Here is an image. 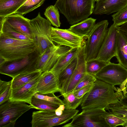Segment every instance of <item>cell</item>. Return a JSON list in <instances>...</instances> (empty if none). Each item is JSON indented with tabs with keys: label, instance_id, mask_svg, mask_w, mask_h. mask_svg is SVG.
Wrapping results in <instances>:
<instances>
[{
	"label": "cell",
	"instance_id": "1",
	"mask_svg": "<svg viewBox=\"0 0 127 127\" xmlns=\"http://www.w3.org/2000/svg\"><path fill=\"white\" fill-rule=\"evenodd\" d=\"M117 88L97 79L90 90L82 97L80 104L82 110L104 109L109 105L119 102L114 92Z\"/></svg>",
	"mask_w": 127,
	"mask_h": 127
},
{
	"label": "cell",
	"instance_id": "2",
	"mask_svg": "<svg viewBox=\"0 0 127 127\" xmlns=\"http://www.w3.org/2000/svg\"><path fill=\"white\" fill-rule=\"evenodd\" d=\"M94 0H57L54 5L66 19L74 25L87 18L95 7Z\"/></svg>",
	"mask_w": 127,
	"mask_h": 127
},
{
	"label": "cell",
	"instance_id": "3",
	"mask_svg": "<svg viewBox=\"0 0 127 127\" xmlns=\"http://www.w3.org/2000/svg\"><path fill=\"white\" fill-rule=\"evenodd\" d=\"M36 50L33 41L15 39L0 33V57L5 61L26 57Z\"/></svg>",
	"mask_w": 127,
	"mask_h": 127
},
{
	"label": "cell",
	"instance_id": "4",
	"mask_svg": "<svg viewBox=\"0 0 127 127\" xmlns=\"http://www.w3.org/2000/svg\"><path fill=\"white\" fill-rule=\"evenodd\" d=\"M33 41L39 55L48 48L55 45L51 37V24L42 17L39 12L34 18L30 20Z\"/></svg>",
	"mask_w": 127,
	"mask_h": 127
},
{
	"label": "cell",
	"instance_id": "5",
	"mask_svg": "<svg viewBox=\"0 0 127 127\" xmlns=\"http://www.w3.org/2000/svg\"><path fill=\"white\" fill-rule=\"evenodd\" d=\"M109 113L104 109L82 110L74 117L70 123L62 127H110L104 118Z\"/></svg>",
	"mask_w": 127,
	"mask_h": 127
},
{
	"label": "cell",
	"instance_id": "6",
	"mask_svg": "<svg viewBox=\"0 0 127 127\" xmlns=\"http://www.w3.org/2000/svg\"><path fill=\"white\" fill-rule=\"evenodd\" d=\"M39 56L36 50L26 57L6 61L0 65V73L13 78L20 74L35 71Z\"/></svg>",
	"mask_w": 127,
	"mask_h": 127
},
{
	"label": "cell",
	"instance_id": "7",
	"mask_svg": "<svg viewBox=\"0 0 127 127\" xmlns=\"http://www.w3.org/2000/svg\"><path fill=\"white\" fill-rule=\"evenodd\" d=\"M25 102L10 99L0 105V127H14L17 119L33 108Z\"/></svg>",
	"mask_w": 127,
	"mask_h": 127
},
{
	"label": "cell",
	"instance_id": "8",
	"mask_svg": "<svg viewBox=\"0 0 127 127\" xmlns=\"http://www.w3.org/2000/svg\"><path fill=\"white\" fill-rule=\"evenodd\" d=\"M108 24L107 20L97 23L87 36L86 47V62L96 58L106 35Z\"/></svg>",
	"mask_w": 127,
	"mask_h": 127
},
{
	"label": "cell",
	"instance_id": "9",
	"mask_svg": "<svg viewBox=\"0 0 127 127\" xmlns=\"http://www.w3.org/2000/svg\"><path fill=\"white\" fill-rule=\"evenodd\" d=\"M95 76L113 86L120 85L127 79V69L119 63L114 64L110 62Z\"/></svg>",
	"mask_w": 127,
	"mask_h": 127
},
{
	"label": "cell",
	"instance_id": "10",
	"mask_svg": "<svg viewBox=\"0 0 127 127\" xmlns=\"http://www.w3.org/2000/svg\"><path fill=\"white\" fill-rule=\"evenodd\" d=\"M71 48L58 45H55L47 48L42 54L39 55L36 65V69L40 70L42 72L50 70L59 58Z\"/></svg>",
	"mask_w": 127,
	"mask_h": 127
},
{
	"label": "cell",
	"instance_id": "11",
	"mask_svg": "<svg viewBox=\"0 0 127 127\" xmlns=\"http://www.w3.org/2000/svg\"><path fill=\"white\" fill-rule=\"evenodd\" d=\"M119 27L112 24L108 28L104 40L96 59L105 62H110L116 56L117 33Z\"/></svg>",
	"mask_w": 127,
	"mask_h": 127
},
{
	"label": "cell",
	"instance_id": "12",
	"mask_svg": "<svg viewBox=\"0 0 127 127\" xmlns=\"http://www.w3.org/2000/svg\"><path fill=\"white\" fill-rule=\"evenodd\" d=\"M31 122L32 127H51L64 124L65 118L63 114L57 115L55 111L39 110L33 112Z\"/></svg>",
	"mask_w": 127,
	"mask_h": 127
},
{
	"label": "cell",
	"instance_id": "13",
	"mask_svg": "<svg viewBox=\"0 0 127 127\" xmlns=\"http://www.w3.org/2000/svg\"><path fill=\"white\" fill-rule=\"evenodd\" d=\"M51 37L53 41L58 45L72 48H79L85 40V38L76 35L67 29H62L53 27Z\"/></svg>",
	"mask_w": 127,
	"mask_h": 127
},
{
	"label": "cell",
	"instance_id": "14",
	"mask_svg": "<svg viewBox=\"0 0 127 127\" xmlns=\"http://www.w3.org/2000/svg\"><path fill=\"white\" fill-rule=\"evenodd\" d=\"M86 41L85 40L79 48L77 55V65L63 94L72 92L81 79L87 73L86 59Z\"/></svg>",
	"mask_w": 127,
	"mask_h": 127
},
{
	"label": "cell",
	"instance_id": "15",
	"mask_svg": "<svg viewBox=\"0 0 127 127\" xmlns=\"http://www.w3.org/2000/svg\"><path fill=\"white\" fill-rule=\"evenodd\" d=\"M41 74L34 79L20 87L12 89L9 99L24 101L30 104L32 98L37 92V85Z\"/></svg>",
	"mask_w": 127,
	"mask_h": 127
},
{
	"label": "cell",
	"instance_id": "16",
	"mask_svg": "<svg viewBox=\"0 0 127 127\" xmlns=\"http://www.w3.org/2000/svg\"><path fill=\"white\" fill-rule=\"evenodd\" d=\"M4 20L13 29L33 40L30 19L21 14L15 13L5 17Z\"/></svg>",
	"mask_w": 127,
	"mask_h": 127
},
{
	"label": "cell",
	"instance_id": "17",
	"mask_svg": "<svg viewBox=\"0 0 127 127\" xmlns=\"http://www.w3.org/2000/svg\"><path fill=\"white\" fill-rule=\"evenodd\" d=\"M36 89L38 92L43 94L60 92L57 77L50 70L42 72Z\"/></svg>",
	"mask_w": 127,
	"mask_h": 127
},
{
	"label": "cell",
	"instance_id": "18",
	"mask_svg": "<svg viewBox=\"0 0 127 127\" xmlns=\"http://www.w3.org/2000/svg\"><path fill=\"white\" fill-rule=\"evenodd\" d=\"M93 14L109 15L117 12L127 5V0H98Z\"/></svg>",
	"mask_w": 127,
	"mask_h": 127
},
{
	"label": "cell",
	"instance_id": "19",
	"mask_svg": "<svg viewBox=\"0 0 127 127\" xmlns=\"http://www.w3.org/2000/svg\"><path fill=\"white\" fill-rule=\"evenodd\" d=\"M115 57L119 63L127 69V36L119 29L117 33Z\"/></svg>",
	"mask_w": 127,
	"mask_h": 127
},
{
	"label": "cell",
	"instance_id": "20",
	"mask_svg": "<svg viewBox=\"0 0 127 127\" xmlns=\"http://www.w3.org/2000/svg\"><path fill=\"white\" fill-rule=\"evenodd\" d=\"M96 19L88 18L70 26L67 29L80 37L87 38L95 25Z\"/></svg>",
	"mask_w": 127,
	"mask_h": 127
},
{
	"label": "cell",
	"instance_id": "21",
	"mask_svg": "<svg viewBox=\"0 0 127 127\" xmlns=\"http://www.w3.org/2000/svg\"><path fill=\"white\" fill-rule=\"evenodd\" d=\"M77 62V55L57 77L60 92L62 95L64 94L76 66Z\"/></svg>",
	"mask_w": 127,
	"mask_h": 127
},
{
	"label": "cell",
	"instance_id": "22",
	"mask_svg": "<svg viewBox=\"0 0 127 127\" xmlns=\"http://www.w3.org/2000/svg\"><path fill=\"white\" fill-rule=\"evenodd\" d=\"M79 48H71L66 53L61 56L53 67L50 70L57 77L77 56Z\"/></svg>",
	"mask_w": 127,
	"mask_h": 127
},
{
	"label": "cell",
	"instance_id": "23",
	"mask_svg": "<svg viewBox=\"0 0 127 127\" xmlns=\"http://www.w3.org/2000/svg\"><path fill=\"white\" fill-rule=\"evenodd\" d=\"M27 0H0V16L5 18L16 13Z\"/></svg>",
	"mask_w": 127,
	"mask_h": 127
},
{
	"label": "cell",
	"instance_id": "24",
	"mask_svg": "<svg viewBox=\"0 0 127 127\" xmlns=\"http://www.w3.org/2000/svg\"><path fill=\"white\" fill-rule=\"evenodd\" d=\"M40 70L20 74L11 80L12 89L20 87L34 79L42 73Z\"/></svg>",
	"mask_w": 127,
	"mask_h": 127
},
{
	"label": "cell",
	"instance_id": "25",
	"mask_svg": "<svg viewBox=\"0 0 127 127\" xmlns=\"http://www.w3.org/2000/svg\"><path fill=\"white\" fill-rule=\"evenodd\" d=\"M1 33L15 39L33 41L31 38L18 32L11 27L5 21L4 19L3 23L0 24V33Z\"/></svg>",
	"mask_w": 127,
	"mask_h": 127
},
{
	"label": "cell",
	"instance_id": "26",
	"mask_svg": "<svg viewBox=\"0 0 127 127\" xmlns=\"http://www.w3.org/2000/svg\"><path fill=\"white\" fill-rule=\"evenodd\" d=\"M30 105L33 108L39 110L55 111L60 105L59 104L48 101L35 97L32 98Z\"/></svg>",
	"mask_w": 127,
	"mask_h": 127
},
{
	"label": "cell",
	"instance_id": "27",
	"mask_svg": "<svg viewBox=\"0 0 127 127\" xmlns=\"http://www.w3.org/2000/svg\"><path fill=\"white\" fill-rule=\"evenodd\" d=\"M105 110L109 112L124 120L125 124L123 127L127 125V107L121 104L119 102L110 104L108 105Z\"/></svg>",
	"mask_w": 127,
	"mask_h": 127
},
{
	"label": "cell",
	"instance_id": "28",
	"mask_svg": "<svg viewBox=\"0 0 127 127\" xmlns=\"http://www.w3.org/2000/svg\"><path fill=\"white\" fill-rule=\"evenodd\" d=\"M44 14L47 19L53 26L59 27L61 23L58 9L54 5H51L46 9Z\"/></svg>",
	"mask_w": 127,
	"mask_h": 127
},
{
	"label": "cell",
	"instance_id": "29",
	"mask_svg": "<svg viewBox=\"0 0 127 127\" xmlns=\"http://www.w3.org/2000/svg\"><path fill=\"white\" fill-rule=\"evenodd\" d=\"M64 98L62 100L65 109H75L80 104L82 97L79 98L73 93L71 92L62 95Z\"/></svg>",
	"mask_w": 127,
	"mask_h": 127
},
{
	"label": "cell",
	"instance_id": "30",
	"mask_svg": "<svg viewBox=\"0 0 127 127\" xmlns=\"http://www.w3.org/2000/svg\"><path fill=\"white\" fill-rule=\"evenodd\" d=\"M108 63L96 58L89 60L86 62L87 72V73L95 76Z\"/></svg>",
	"mask_w": 127,
	"mask_h": 127
},
{
	"label": "cell",
	"instance_id": "31",
	"mask_svg": "<svg viewBox=\"0 0 127 127\" xmlns=\"http://www.w3.org/2000/svg\"><path fill=\"white\" fill-rule=\"evenodd\" d=\"M11 80L6 81L0 80V105L9 100L12 91Z\"/></svg>",
	"mask_w": 127,
	"mask_h": 127
},
{
	"label": "cell",
	"instance_id": "32",
	"mask_svg": "<svg viewBox=\"0 0 127 127\" xmlns=\"http://www.w3.org/2000/svg\"><path fill=\"white\" fill-rule=\"evenodd\" d=\"M113 24L119 27L127 22V5L112 15Z\"/></svg>",
	"mask_w": 127,
	"mask_h": 127
},
{
	"label": "cell",
	"instance_id": "33",
	"mask_svg": "<svg viewBox=\"0 0 127 127\" xmlns=\"http://www.w3.org/2000/svg\"><path fill=\"white\" fill-rule=\"evenodd\" d=\"M35 97L60 105L64 104L62 100L55 96L54 93L43 94L37 92L33 96Z\"/></svg>",
	"mask_w": 127,
	"mask_h": 127
},
{
	"label": "cell",
	"instance_id": "34",
	"mask_svg": "<svg viewBox=\"0 0 127 127\" xmlns=\"http://www.w3.org/2000/svg\"><path fill=\"white\" fill-rule=\"evenodd\" d=\"M104 118L110 127H115L119 126L123 127L125 124V122L123 119L110 113Z\"/></svg>",
	"mask_w": 127,
	"mask_h": 127
},
{
	"label": "cell",
	"instance_id": "35",
	"mask_svg": "<svg viewBox=\"0 0 127 127\" xmlns=\"http://www.w3.org/2000/svg\"><path fill=\"white\" fill-rule=\"evenodd\" d=\"M96 79L95 76L86 73L81 79L72 92L86 86L94 83Z\"/></svg>",
	"mask_w": 127,
	"mask_h": 127
},
{
	"label": "cell",
	"instance_id": "36",
	"mask_svg": "<svg viewBox=\"0 0 127 127\" xmlns=\"http://www.w3.org/2000/svg\"><path fill=\"white\" fill-rule=\"evenodd\" d=\"M93 83L72 92L76 97L80 98L90 90L93 85Z\"/></svg>",
	"mask_w": 127,
	"mask_h": 127
},
{
	"label": "cell",
	"instance_id": "37",
	"mask_svg": "<svg viewBox=\"0 0 127 127\" xmlns=\"http://www.w3.org/2000/svg\"><path fill=\"white\" fill-rule=\"evenodd\" d=\"M120 88L122 90L123 95L127 96V82L120 85Z\"/></svg>",
	"mask_w": 127,
	"mask_h": 127
},
{
	"label": "cell",
	"instance_id": "38",
	"mask_svg": "<svg viewBox=\"0 0 127 127\" xmlns=\"http://www.w3.org/2000/svg\"><path fill=\"white\" fill-rule=\"evenodd\" d=\"M65 110V107L64 105H61L55 110V113L57 115H60L63 114L64 111Z\"/></svg>",
	"mask_w": 127,
	"mask_h": 127
},
{
	"label": "cell",
	"instance_id": "39",
	"mask_svg": "<svg viewBox=\"0 0 127 127\" xmlns=\"http://www.w3.org/2000/svg\"><path fill=\"white\" fill-rule=\"evenodd\" d=\"M119 29L127 36V22L119 27Z\"/></svg>",
	"mask_w": 127,
	"mask_h": 127
},
{
	"label": "cell",
	"instance_id": "40",
	"mask_svg": "<svg viewBox=\"0 0 127 127\" xmlns=\"http://www.w3.org/2000/svg\"><path fill=\"white\" fill-rule=\"evenodd\" d=\"M119 102L122 105L127 107V96L123 95L119 99Z\"/></svg>",
	"mask_w": 127,
	"mask_h": 127
},
{
	"label": "cell",
	"instance_id": "41",
	"mask_svg": "<svg viewBox=\"0 0 127 127\" xmlns=\"http://www.w3.org/2000/svg\"><path fill=\"white\" fill-rule=\"evenodd\" d=\"M127 82V79L126 80V81H125V82H124L123 83H123H125L126 82Z\"/></svg>",
	"mask_w": 127,
	"mask_h": 127
},
{
	"label": "cell",
	"instance_id": "42",
	"mask_svg": "<svg viewBox=\"0 0 127 127\" xmlns=\"http://www.w3.org/2000/svg\"><path fill=\"white\" fill-rule=\"evenodd\" d=\"M124 127H127V125L124 126Z\"/></svg>",
	"mask_w": 127,
	"mask_h": 127
},
{
	"label": "cell",
	"instance_id": "43",
	"mask_svg": "<svg viewBox=\"0 0 127 127\" xmlns=\"http://www.w3.org/2000/svg\"><path fill=\"white\" fill-rule=\"evenodd\" d=\"M95 1H98V0H94Z\"/></svg>",
	"mask_w": 127,
	"mask_h": 127
}]
</instances>
